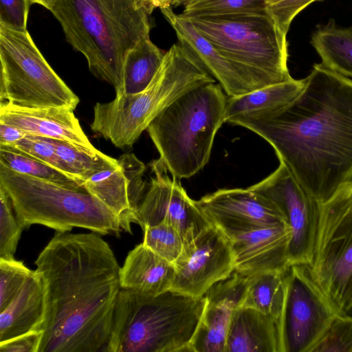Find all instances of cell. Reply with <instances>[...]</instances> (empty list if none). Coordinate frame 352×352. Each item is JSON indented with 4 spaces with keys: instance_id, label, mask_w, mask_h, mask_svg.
Returning a JSON list of instances; mask_svg holds the SVG:
<instances>
[{
    "instance_id": "obj_21",
    "label": "cell",
    "mask_w": 352,
    "mask_h": 352,
    "mask_svg": "<svg viewBox=\"0 0 352 352\" xmlns=\"http://www.w3.org/2000/svg\"><path fill=\"white\" fill-rule=\"evenodd\" d=\"M175 274L173 263L143 243L131 250L120 271V286L148 296L171 289Z\"/></svg>"
},
{
    "instance_id": "obj_14",
    "label": "cell",
    "mask_w": 352,
    "mask_h": 352,
    "mask_svg": "<svg viewBox=\"0 0 352 352\" xmlns=\"http://www.w3.org/2000/svg\"><path fill=\"white\" fill-rule=\"evenodd\" d=\"M151 167L154 177L137 210V223L142 230L166 222L179 232L184 243L212 225L179 179L168 175V170L159 159L153 161Z\"/></svg>"
},
{
    "instance_id": "obj_29",
    "label": "cell",
    "mask_w": 352,
    "mask_h": 352,
    "mask_svg": "<svg viewBox=\"0 0 352 352\" xmlns=\"http://www.w3.org/2000/svg\"><path fill=\"white\" fill-rule=\"evenodd\" d=\"M0 164L36 179L74 189H85L83 181L69 176L36 158L12 146H0Z\"/></svg>"
},
{
    "instance_id": "obj_26",
    "label": "cell",
    "mask_w": 352,
    "mask_h": 352,
    "mask_svg": "<svg viewBox=\"0 0 352 352\" xmlns=\"http://www.w3.org/2000/svg\"><path fill=\"white\" fill-rule=\"evenodd\" d=\"M287 271L249 276L242 307L254 309L281 322L287 294Z\"/></svg>"
},
{
    "instance_id": "obj_37",
    "label": "cell",
    "mask_w": 352,
    "mask_h": 352,
    "mask_svg": "<svg viewBox=\"0 0 352 352\" xmlns=\"http://www.w3.org/2000/svg\"><path fill=\"white\" fill-rule=\"evenodd\" d=\"M321 0H265L266 12L287 34L295 16L313 2Z\"/></svg>"
},
{
    "instance_id": "obj_17",
    "label": "cell",
    "mask_w": 352,
    "mask_h": 352,
    "mask_svg": "<svg viewBox=\"0 0 352 352\" xmlns=\"http://www.w3.org/2000/svg\"><path fill=\"white\" fill-rule=\"evenodd\" d=\"M248 278L234 270L206 293V305L191 341V352H226L232 314L243 305Z\"/></svg>"
},
{
    "instance_id": "obj_32",
    "label": "cell",
    "mask_w": 352,
    "mask_h": 352,
    "mask_svg": "<svg viewBox=\"0 0 352 352\" xmlns=\"http://www.w3.org/2000/svg\"><path fill=\"white\" fill-rule=\"evenodd\" d=\"M310 352H352V316L336 314Z\"/></svg>"
},
{
    "instance_id": "obj_27",
    "label": "cell",
    "mask_w": 352,
    "mask_h": 352,
    "mask_svg": "<svg viewBox=\"0 0 352 352\" xmlns=\"http://www.w3.org/2000/svg\"><path fill=\"white\" fill-rule=\"evenodd\" d=\"M165 52L149 38L140 41L127 53L123 65L124 94H135L144 91L160 69Z\"/></svg>"
},
{
    "instance_id": "obj_34",
    "label": "cell",
    "mask_w": 352,
    "mask_h": 352,
    "mask_svg": "<svg viewBox=\"0 0 352 352\" xmlns=\"http://www.w3.org/2000/svg\"><path fill=\"white\" fill-rule=\"evenodd\" d=\"M33 272L21 261L0 258V311L19 294Z\"/></svg>"
},
{
    "instance_id": "obj_24",
    "label": "cell",
    "mask_w": 352,
    "mask_h": 352,
    "mask_svg": "<svg viewBox=\"0 0 352 352\" xmlns=\"http://www.w3.org/2000/svg\"><path fill=\"white\" fill-rule=\"evenodd\" d=\"M82 186L118 217L122 230L132 233L131 224L137 223V216L130 203L128 181L120 164L94 174L83 181Z\"/></svg>"
},
{
    "instance_id": "obj_18",
    "label": "cell",
    "mask_w": 352,
    "mask_h": 352,
    "mask_svg": "<svg viewBox=\"0 0 352 352\" xmlns=\"http://www.w3.org/2000/svg\"><path fill=\"white\" fill-rule=\"evenodd\" d=\"M160 10L175 30L179 43L198 58L228 97L261 88L247 73L221 54L204 38L188 18L175 13L171 7Z\"/></svg>"
},
{
    "instance_id": "obj_41",
    "label": "cell",
    "mask_w": 352,
    "mask_h": 352,
    "mask_svg": "<svg viewBox=\"0 0 352 352\" xmlns=\"http://www.w3.org/2000/svg\"><path fill=\"white\" fill-rule=\"evenodd\" d=\"M174 0H136L138 8L143 10L148 15H150L156 8H165L171 7Z\"/></svg>"
},
{
    "instance_id": "obj_35",
    "label": "cell",
    "mask_w": 352,
    "mask_h": 352,
    "mask_svg": "<svg viewBox=\"0 0 352 352\" xmlns=\"http://www.w3.org/2000/svg\"><path fill=\"white\" fill-rule=\"evenodd\" d=\"M10 146L23 151L58 170L77 179L67 164L58 155L52 146L43 137L27 135L13 146Z\"/></svg>"
},
{
    "instance_id": "obj_39",
    "label": "cell",
    "mask_w": 352,
    "mask_h": 352,
    "mask_svg": "<svg viewBox=\"0 0 352 352\" xmlns=\"http://www.w3.org/2000/svg\"><path fill=\"white\" fill-rule=\"evenodd\" d=\"M42 331H31L0 342V352H38Z\"/></svg>"
},
{
    "instance_id": "obj_23",
    "label": "cell",
    "mask_w": 352,
    "mask_h": 352,
    "mask_svg": "<svg viewBox=\"0 0 352 352\" xmlns=\"http://www.w3.org/2000/svg\"><path fill=\"white\" fill-rule=\"evenodd\" d=\"M305 78L291 79L228 97L226 122L238 118H254L270 114L291 102L302 91Z\"/></svg>"
},
{
    "instance_id": "obj_43",
    "label": "cell",
    "mask_w": 352,
    "mask_h": 352,
    "mask_svg": "<svg viewBox=\"0 0 352 352\" xmlns=\"http://www.w3.org/2000/svg\"><path fill=\"white\" fill-rule=\"evenodd\" d=\"M197 0H174L173 6H186L194 1H196Z\"/></svg>"
},
{
    "instance_id": "obj_15",
    "label": "cell",
    "mask_w": 352,
    "mask_h": 352,
    "mask_svg": "<svg viewBox=\"0 0 352 352\" xmlns=\"http://www.w3.org/2000/svg\"><path fill=\"white\" fill-rule=\"evenodd\" d=\"M196 203L210 223L225 234L287 223L285 216L272 201L250 187L219 189Z\"/></svg>"
},
{
    "instance_id": "obj_38",
    "label": "cell",
    "mask_w": 352,
    "mask_h": 352,
    "mask_svg": "<svg viewBox=\"0 0 352 352\" xmlns=\"http://www.w3.org/2000/svg\"><path fill=\"white\" fill-rule=\"evenodd\" d=\"M30 0H0V26L9 30L25 32Z\"/></svg>"
},
{
    "instance_id": "obj_10",
    "label": "cell",
    "mask_w": 352,
    "mask_h": 352,
    "mask_svg": "<svg viewBox=\"0 0 352 352\" xmlns=\"http://www.w3.org/2000/svg\"><path fill=\"white\" fill-rule=\"evenodd\" d=\"M310 273L337 314L352 308V180L320 204Z\"/></svg>"
},
{
    "instance_id": "obj_22",
    "label": "cell",
    "mask_w": 352,
    "mask_h": 352,
    "mask_svg": "<svg viewBox=\"0 0 352 352\" xmlns=\"http://www.w3.org/2000/svg\"><path fill=\"white\" fill-rule=\"evenodd\" d=\"M45 312V289L34 270L19 294L0 311V342L38 331Z\"/></svg>"
},
{
    "instance_id": "obj_33",
    "label": "cell",
    "mask_w": 352,
    "mask_h": 352,
    "mask_svg": "<svg viewBox=\"0 0 352 352\" xmlns=\"http://www.w3.org/2000/svg\"><path fill=\"white\" fill-rule=\"evenodd\" d=\"M11 201L0 186V258L14 259V254L23 230Z\"/></svg>"
},
{
    "instance_id": "obj_44",
    "label": "cell",
    "mask_w": 352,
    "mask_h": 352,
    "mask_svg": "<svg viewBox=\"0 0 352 352\" xmlns=\"http://www.w3.org/2000/svg\"><path fill=\"white\" fill-rule=\"evenodd\" d=\"M351 311H352V308H351Z\"/></svg>"
},
{
    "instance_id": "obj_4",
    "label": "cell",
    "mask_w": 352,
    "mask_h": 352,
    "mask_svg": "<svg viewBox=\"0 0 352 352\" xmlns=\"http://www.w3.org/2000/svg\"><path fill=\"white\" fill-rule=\"evenodd\" d=\"M206 298L121 288L105 352H191Z\"/></svg>"
},
{
    "instance_id": "obj_28",
    "label": "cell",
    "mask_w": 352,
    "mask_h": 352,
    "mask_svg": "<svg viewBox=\"0 0 352 352\" xmlns=\"http://www.w3.org/2000/svg\"><path fill=\"white\" fill-rule=\"evenodd\" d=\"M73 172L74 176L85 181L102 170L118 166V160L105 155L98 149L92 151L64 141L44 138Z\"/></svg>"
},
{
    "instance_id": "obj_6",
    "label": "cell",
    "mask_w": 352,
    "mask_h": 352,
    "mask_svg": "<svg viewBox=\"0 0 352 352\" xmlns=\"http://www.w3.org/2000/svg\"><path fill=\"white\" fill-rule=\"evenodd\" d=\"M228 96L219 83L195 87L174 100L146 131L170 175L189 178L209 162L214 137L226 122Z\"/></svg>"
},
{
    "instance_id": "obj_42",
    "label": "cell",
    "mask_w": 352,
    "mask_h": 352,
    "mask_svg": "<svg viewBox=\"0 0 352 352\" xmlns=\"http://www.w3.org/2000/svg\"><path fill=\"white\" fill-rule=\"evenodd\" d=\"M32 3H38L50 11L52 8L56 0H30Z\"/></svg>"
},
{
    "instance_id": "obj_9",
    "label": "cell",
    "mask_w": 352,
    "mask_h": 352,
    "mask_svg": "<svg viewBox=\"0 0 352 352\" xmlns=\"http://www.w3.org/2000/svg\"><path fill=\"white\" fill-rule=\"evenodd\" d=\"M79 101L47 62L28 30L0 26V104L75 109Z\"/></svg>"
},
{
    "instance_id": "obj_36",
    "label": "cell",
    "mask_w": 352,
    "mask_h": 352,
    "mask_svg": "<svg viewBox=\"0 0 352 352\" xmlns=\"http://www.w3.org/2000/svg\"><path fill=\"white\" fill-rule=\"evenodd\" d=\"M118 161L127 178L130 203L137 216L138 207L148 187L143 179L146 166L133 153L122 155Z\"/></svg>"
},
{
    "instance_id": "obj_2",
    "label": "cell",
    "mask_w": 352,
    "mask_h": 352,
    "mask_svg": "<svg viewBox=\"0 0 352 352\" xmlns=\"http://www.w3.org/2000/svg\"><path fill=\"white\" fill-rule=\"evenodd\" d=\"M45 289L38 352H105L120 267L99 234L56 232L38 256Z\"/></svg>"
},
{
    "instance_id": "obj_40",
    "label": "cell",
    "mask_w": 352,
    "mask_h": 352,
    "mask_svg": "<svg viewBox=\"0 0 352 352\" xmlns=\"http://www.w3.org/2000/svg\"><path fill=\"white\" fill-rule=\"evenodd\" d=\"M25 135L20 129L0 122V146H13Z\"/></svg>"
},
{
    "instance_id": "obj_11",
    "label": "cell",
    "mask_w": 352,
    "mask_h": 352,
    "mask_svg": "<svg viewBox=\"0 0 352 352\" xmlns=\"http://www.w3.org/2000/svg\"><path fill=\"white\" fill-rule=\"evenodd\" d=\"M308 265H291L281 318L283 352H310L336 314Z\"/></svg>"
},
{
    "instance_id": "obj_16",
    "label": "cell",
    "mask_w": 352,
    "mask_h": 352,
    "mask_svg": "<svg viewBox=\"0 0 352 352\" xmlns=\"http://www.w3.org/2000/svg\"><path fill=\"white\" fill-rule=\"evenodd\" d=\"M291 229L287 223L256 227L226 234L232 250L235 271L245 276L285 272L290 267Z\"/></svg>"
},
{
    "instance_id": "obj_20",
    "label": "cell",
    "mask_w": 352,
    "mask_h": 352,
    "mask_svg": "<svg viewBox=\"0 0 352 352\" xmlns=\"http://www.w3.org/2000/svg\"><path fill=\"white\" fill-rule=\"evenodd\" d=\"M226 352H283L280 321L252 308H236L230 322Z\"/></svg>"
},
{
    "instance_id": "obj_12",
    "label": "cell",
    "mask_w": 352,
    "mask_h": 352,
    "mask_svg": "<svg viewBox=\"0 0 352 352\" xmlns=\"http://www.w3.org/2000/svg\"><path fill=\"white\" fill-rule=\"evenodd\" d=\"M250 188L272 201L285 216L292 232L288 248L290 266L309 265L315 248L320 204L280 162L274 172Z\"/></svg>"
},
{
    "instance_id": "obj_25",
    "label": "cell",
    "mask_w": 352,
    "mask_h": 352,
    "mask_svg": "<svg viewBox=\"0 0 352 352\" xmlns=\"http://www.w3.org/2000/svg\"><path fill=\"white\" fill-rule=\"evenodd\" d=\"M311 43L328 69L352 80V28L330 21L312 34Z\"/></svg>"
},
{
    "instance_id": "obj_31",
    "label": "cell",
    "mask_w": 352,
    "mask_h": 352,
    "mask_svg": "<svg viewBox=\"0 0 352 352\" xmlns=\"http://www.w3.org/2000/svg\"><path fill=\"white\" fill-rule=\"evenodd\" d=\"M143 243L155 253L174 263L184 247V239L172 225L162 222L144 229Z\"/></svg>"
},
{
    "instance_id": "obj_3",
    "label": "cell",
    "mask_w": 352,
    "mask_h": 352,
    "mask_svg": "<svg viewBox=\"0 0 352 352\" xmlns=\"http://www.w3.org/2000/svg\"><path fill=\"white\" fill-rule=\"evenodd\" d=\"M136 0H56L50 12L66 41L96 78L124 94L123 65L130 50L149 38L148 16Z\"/></svg>"
},
{
    "instance_id": "obj_19",
    "label": "cell",
    "mask_w": 352,
    "mask_h": 352,
    "mask_svg": "<svg viewBox=\"0 0 352 352\" xmlns=\"http://www.w3.org/2000/svg\"><path fill=\"white\" fill-rule=\"evenodd\" d=\"M73 109L65 107L22 108L0 104V122L14 126L26 135L64 141L97 150L80 126Z\"/></svg>"
},
{
    "instance_id": "obj_8",
    "label": "cell",
    "mask_w": 352,
    "mask_h": 352,
    "mask_svg": "<svg viewBox=\"0 0 352 352\" xmlns=\"http://www.w3.org/2000/svg\"><path fill=\"white\" fill-rule=\"evenodd\" d=\"M186 18L221 54L241 67L260 87L293 78L287 66V34L267 13Z\"/></svg>"
},
{
    "instance_id": "obj_1",
    "label": "cell",
    "mask_w": 352,
    "mask_h": 352,
    "mask_svg": "<svg viewBox=\"0 0 352 352\" xmlns=\"http://www.w3.org/2000/svg\"><path fill=\"white\" fill-rule=\"evenodd\" d=\"M228 123L267 141L320 204L352 180V80L322 63L314 64L302 91L285 107Z\"/></svg>"
},
{
    "instance_id": "obj_7",
    "label": "cell",
    "mask_w": 352,
    "mask_h": 352,
    "mask_svg": "<svg viewBox=\"0 0 352 352\" xmlns=\"http://www.w3.org/2000/svg\"><path fill=\"white\" fill-rule=\"evenodd\" d=\"M0 186L25 228L40 224L56 232L81 228L119 236L118 217L85 189H74L20 174L0 164Z\"/></svg>"
},
{
    "instance_id": "obj_5",
    "label": "cell",
    "mask_w": 352,
    "mask_h": 352,
    "mask_svg": "<svg viewBox=\"0 0 352 352\" xmlns=\"http://www.w3.org/2000/svg\"><path fill=\"white\" fill-rule=\"evenodd\" d=\"M212 82L215 79L198 58L184 45L174 44L165 52L160 69L144 91L116 94L113 100L95 104L91 129L118 148L131 147L174 100Z\"/></svg>"
},
{
    "instance_id": "obj_30",
    "label": "cell",
    "mask_w": 352,
    "mask_h": 352,
    "mask_svg": "<svg viewBox=\"0 0 352 352\" xmlns=\"http://www.w3.org/2000/svg\"><path fill=\"white\" fill-rule=\"evenodd\" d=\"M265 14V0H197L181 13L186 17L231 14Z\"/></svg>"
},
{
    "instance_id": "obj_13",
    "label": "cell",
    "mask_w": 352,
    "mask_h": 352,
    "mask_svg": "<svg viewBox=\"0 0 352 352\" xmlns=\"http://www.w3.org/2000/svg\"><path fill=\"white\" fill-rule=\"evenodd\" d=\"M173 264L171 290L194 298L203 297L212 285L235 270L230 239L213 225L184 243Z\"/></svg>"
}]
</instances>
